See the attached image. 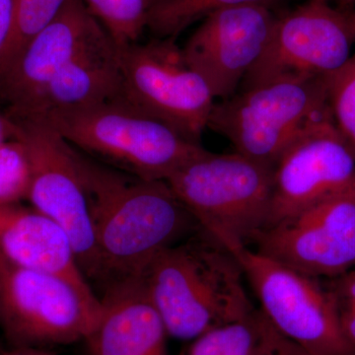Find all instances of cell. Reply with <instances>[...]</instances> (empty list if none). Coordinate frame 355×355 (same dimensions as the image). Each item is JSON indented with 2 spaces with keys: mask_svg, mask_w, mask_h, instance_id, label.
<instances>
[{
  "mask_svg": "<svg viewBox=\"0 0 355 355\" xmlns=\"http://www.w3.org/2000/svg\"><path fill=\"white\" fill-rule=\"evenodd\" d=\"M119 55L123 98L189 139L200 142L216 98L187 62L176 39L137 42L119 48Z\"/></svg>",
  "mask_w": 355,
  "mask_h": 355,
  "instance_id": "cell-8",
  "label": "cell"
},
{
  "mask_svg": "<svg viewBox=\"0 0 355 355\" xmlns=\"http://www.w3.org/2000/svg\"><path fill=\"white\" fill-rule=\"evenodd\" d=\"M355 43V10L310 0L277 17L270 41L241 86L272 77L327 76L342 69Z\"/></svg>",
  "mask_w": 355,
  "mask_h": 355,
  "instance_id": "cell-9",
  "label": "cell"
},
{
  "mask_svg": "<svg viewBox=\"0 0 355 355\" xmlns=\"http://www.w3.org/2000/svg\"><path fill=\"white\" fill-rule=\"evenodd\" d=\"M327 286L334 294L338 310H355V268L331 279Z\"/></svg>",
  "mask_w": 355,
  "mask_h": 355,
  "instance_id": "cell-25",
  "label": "cell"
},
{
  "mask_svg": "<svg viewBox=\"0 0 355 355\" xmlns=\"http://www.w3.org/2000/svg\"><path fill=\"white\" fill-rule=\"evenodd\" d=\"M67 0H13L10 31L0 51V74L40 32L53 22Z\"/></svg>",
  "mask_w": 355,
  "mask_h": 355,
  "instance_id": "cell-19",
  "label": "cell"
},
{
  "mask_svg": "<svg viewBox=\"0 0 355 355\" xmlns=\"http://www.w3.org/2000/svg\"><path fill=\"white\" fill-rule=\"evenodd\" d=\"M328 101L335 127L355 155V55L328 76Z\"/></svg>",
  "mask_w": 355,
  "mask_h": 355,
  "instance_id": "cell-23",
  "label": "cell"
},
{
  "mask_svg": "<svg viewBox=\"0 0 355 355\" xmlns=\"http://www.w3.org/2000/svg\"><path fill=\"white\" fill-rule=\"evenodd\" d=\"M12 120L14 137L25 144L31 164L27 200L67 231L81 270L87 279H92L95 268L92 220L73 147L44 121Z\"/></svg>",
  "mask_w": 355,
  "mask_h": 355,
  "instance_id": "cell-11",
  "label": "cell"
},
{
  "mask_svg": "<svg viewBox=\"0 0 355 355\" xmlns=\"http://www.w3.org/2000/svg\"><path fill=\"white\" fill-rule=\"evenodd\" d=\"M31 164L25 144L17 137L0 146V207L28 200Z\"/></svg>",
  "mask_w": 355,
  "mask_h": 355,
  "instance_id": "cell-22",
  "label": "cell"
},
{
  "mask_svg": "<svg viewBox=\"0 0 355 355\" xmlns=\"http://www.w3.org/2000/svg\"><path fill=\"white\" fill-rule=\"evenodd\" d=\"M142 279L168 336L177 340L191 342L256 311L239 261L202 227L159 253Z\"/></svg>",
  "mask_w": 355,
  "mask_h": 355,
  "instance_id": "cell-2",
  "label": "cell"
},
{
  "mask_svg": "<svg viewBox=\"0 0 355 355\" xmlns=\"http://www.w3.org/2000/svg\"><path fill=\"white\" fill-rule=\"evenodd\" d=\"M3 349H2V347H1V343H0V350H2Z\"/></svg>",
  "mask_w": 355,
  "mask_h": 355,
  "instance_id": "cell-31",
  "label": "cell"
},
{
  "mask_svg": "<svg viewBox=\"0 0 355 355\" xmlns=\"http://www.w3.org/2000/svg\"><path fill=\"white\" fill-rule=\"evenodd\" d=\"M123 97L119 48L109 34L89 46L53 77L12 119L95 106Z\"/></svg>",
  "mask_w": 355,
  "mask_h": 355,
  "instance_id": "cell-17",
  "label": "cell"
},
{
  "mask_svg": "<svg viewBox=\"0 0 355 355\" xmlns=\"http://www.w3.org/2000/svg\"><path fill=\"white\" fill-rule=\"evenodd\" d=\"M12 12L13 0H0V51L10 31Z\"/></svg>",
  "mask_w": 355,
  "mask_h": 355,
  "instance_id": "cell-27",
  "label": "cell"
},
{
  "mask_svg": "<svg viewBox=\"0 0 355 355\" xmlns=\"http://www.w3.org/2000/svg\"><path fill=\"white\" fill-rule=\"evenodd\" d=\"M260 335V310L214 327L191 340L184 355H253Z\"/></svg>",
  "mask_w": 355,
  "mask_h": 355,
  "instance_id": "cell-21",
  "label": "cell"
},
{
  "mask_svg": "<svg viewBox=\"0 0 355 355\" xmlns=\"http://www.w3.org/2000/svg\"><path fill=\"white\" fill-rule=\"evenodd\" d=\"M354 182V153L336 130L333 119L316 121L273 165L270 224L302 211Z\"/></svg>",
  "mask_w": 355,
  "mask_h": 355,
  "instance_id": "cell-13",
  "label": "cell"
},
{
  "mask_svg": "<svg viewBox=\"0 0 355 355\" xmlns=\"http://www.w3.org/2000/svg\"><path fill=\"white\" fill-rule=\"evenodd\" d=\"M100 310L67 280L0 258V330L10 347L85 340Z\"/></svg>",
  "mask_w": 355,
  "mask_h": 355,
  "instance_id": "cell-7",
  "label": "cell"
},
{
  "mask_svg": "<svg viewBox=\"0 0 355 355\" xmlns=\"http://www.w3.org/2000/svg\"><path fill=\"white\" fill-rule=\"evenodd\" d=\"M273 167L234 153L205 150L166 183L200 227L222 244H252L270 224Z\"/></svg>",
  "mask_w": 355,
  "mask_h": 355,
  "instance_id": "cell-5",
  "label": "cell"
},
{
  "mask_svg": "<svg viewBox=\"0 0 355 355\" xmlns=\"http://www.w3.org/2000/svg\"><path fill=\"white\" fill-rule=\"evenodd\" d=\"M0 258L67 280L91 303L101 304L79 266L67 231L33 207L17 203L0 207Z\"/></svg>",
  "mask_w": 355,
  "mask_h": 355,
  "instance_id": "cell-15",
  "label": "cell"
},
{
  "mask_svg": "<svg viewBox=\"0 0 355 355\" xmlns=\"http://www.w3.org/2000/svg\"><path fill=\"white\" fill-rule=\"evenodd\" d=\"M83 0H67L57 17L0 74V100L7 114L24 108L77 55L106 36Z\"/></svg>",
  "mask_w": 355,
  "mask_h": 355,
  "instance_id": "cell-14",
  "label": "cell"
},
{
  "mask_svg": "<svg viewBox=\"0 0 355 355\" xmlns=\"http://www.w3.org/2000/svg\"><path fill=\"white\" fill-rule=\"evenodd\" d=\"M15 137V123L8 114L0 113V146Z\"/></svg>",
  "mask_w": 355,
  "mask_h": 355,
  "instance_id": "cell-28",
  "label": "cell"
},
{
  "mask_svg": "<svg viewBox=\"0 0 355 355\" xmlns=\"http://www.w3.org/2000/svg\"><path fill=\"white\" fill-rule=\"evenodd\" d=\"M73 149L92 220V279L105 289L144 277L159 253L200 227L165 181L139 179Z\"/></svg>",
  "mask_w": 355,
  "mask_h": 355,
  "instance_id": "cell-1",
  "label": "cell"
},
{
  "mask_svg": "<svg viewBox=\"0 0 355 355\" xmlns=\"http://www.w3.org/2000/svg\"><path fill=\"white\" fill-rule=\"evenodd\" d=\"M253 355H313L280 334L260 311V335Z\"/></svg>",
  "mask_w": 355,
  "mask_h": 355,
  "instance_id": "cell-24",
  "label": "cell"
},
{
  "mask_svg": "<svg viewBox=\"0 0 355 355\" xmlns=\"http://www.w3.org/2000/svg\"><path fill=\"white\" fill-rule=\"evenodd\" d=\"M26 119L44 121L81 153L148 181H167L207 150L125 98Z\"/></svg>",
  "mask_w": 355,
  "mask_h": 355,
  "instance_id": "cell-3",
  "label": "cell"
},
{
  "mask_svg": "<svg viewBox=\"0 0 355 355\" xmlns=\"http://www.w3.org/2000/svg\"><path fill=\"white\" fill-rule=\"evenodd\" d=\"M277 16L268 4L244 3L210 14L183 49L214 98L235 94L266 48Z\"/></svg>",
  "mask_w": 355,
  "mask_h": 355,
  "instance_id": "cell-12",
  "label": "cell"
},
{
  "mask_svg": "<svg viewBox=\"0 0 355 355\" xmlns=\"http://www.w3.org/2000/svg\"><path fill=\"white\" fill-rule=\"evenodd\" d=\"M179 355H184V352H182V354H179Z\"/></svg>",
  "mask_w": 355,
  "mask_h": 355,
  "instance_id": "cell-32",
  "label": "cell"
},
{
  "mask_svg": "<svg viewBox=\"0 0 355 355\" xmlns=\"http://www.w3.org/2000/svg\"><path fill=\"white\" fill-rule=\"evenodd\" d=\"M167 331L142 277L108 287L94 328L91 355H168Z\"/></svg>",
  "mask_w": 355,
  "mask_h": 355,
  "instance_id": "cell-16",
  "label": "cell"
},
{
  "mask_svg": "<svg viewBox=\"0 0 355 355\" xmlns=\"http://www.w3.org/2000/svg\"><path fill=\"white\" fill-rule=\"evenodd\" d=\"M338 311L343 335L355 354V310Z\"/></svg>",
  "mask_w": 355,
  "mask_h": 355,
  "instance_id": "cell-26",
  "label": "cell"
},
{
  "mask_svg": "<svg viewBox=\"0 0 355 355\" xmlns=\"http://www.w3.org/2000/svg\"><path fill=\"white\" fill-rule=\"evenodd\" d=\"M270 0H153L147 28L158 38H175L210 14L244 3L268 4Z\"/></svg>",
  "mask_w": 355,
  "mask_h": 355,
  "instance_id": "cell-18",
  "label": "cell"
},
{
  "mask_svg": "<svg viewBox=\"0 0 355 355\" xmlns=\"http://www.w3.org/2000/svg\"><path fill=\"white\" fill-rule=\"evenodd\" d=\"M338 1H340L343 6L352 7L355 4V0H338Z\"/></svg>",
  "mask_w": 355,
  "mask_h": 355,
  "instance_id": "cell-30",
  "label": "cell"
},
{
  "mask_svg": "<svg viewBox=\"0 0 355 355\" xmlns=\"http://www.w3.org/2000/svg\"><path fill=\"white\" fill-rule=\"evenodd\" d=\"M328 76L286 74L243 87L214 104L207 128L235 153L273 167L306 128L331 116Z\"/></svg>",
  "mask_w": 355,
  "mask_h": 355,
  "instance_id": "cell-4",
  "label": "cell"
},
{
  "mask_svg": "<svg viewBox=\"0 0 355 355\" xmlns=\"http://www.w3.org/2000/svg\"><path fill=\"white\" fill-rule=\"evenodd\" d=\"M254 251L317 279L355 268V182L347 189L266 226Z\"/></svg>",
  "mask_w": 355,
  "mask_h": 355,
  "instance_id": "cell-10",
  "label": "cell"
},
{
  "mask_svg": "<svg viewBox=\"0 0 355 355\" xmlns=\"http://www.w3.org/2000/svg\"><path fill=\"white\" fill-rule=\"evenodd\" d=\"M0 355H55L46 349L39 347H10L0 350Z\"/></svg>",
  "mask_w": 355,
  "mask_h": 355,
  "instance_id": "cell-29",
  "label": "cell"
},
{
  "mask_svg": "<svg viewBox=\"0 0 355 355\" xmlns=\"http://www.w3.org/2000/svg\"><path fill=\"white\" fill-rule=\"evenodd\" d=\"M224 246L239 261L261 312L282 335L313 355H355L340 329L328 286L240 243Z\"/></svg>",
  "mask_w": 355,
  "mask_h": 355,
  "instance_id": "cell-6",
  "label": "cell"
},
{
  "mask_svg": "<svg viewBox=\"0 0 355 355\" xmlns=\"http://www.w3.org/2000/svg\"><path fill=\"white\" fill-rule=\"evenodd\" d=\"M153 0H83L119 48L137 43L147 28Z\"/></svg>",
  "mask_w": 355,
  "mask_h": 355,
  "instance_id": "cell-20",
  "label": "cell"
}]
</instances>
